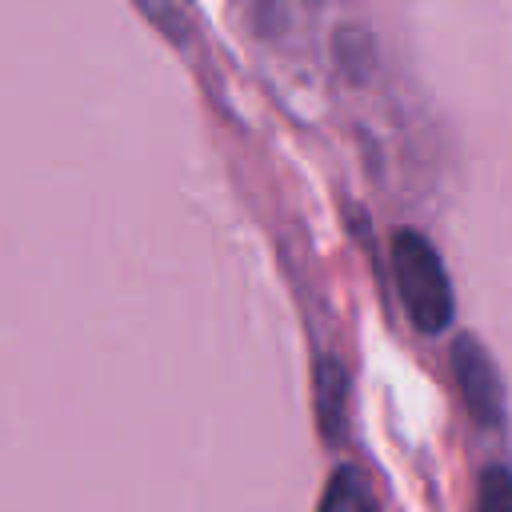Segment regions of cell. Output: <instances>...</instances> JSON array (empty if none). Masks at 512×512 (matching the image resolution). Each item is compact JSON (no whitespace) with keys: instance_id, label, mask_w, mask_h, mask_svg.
<instances>
[{"instance_id":"1","label":"cell","mask_w":512,"mask_h":512,"mask_svg":"<svg viewBox=\"0 0 512 512\" xmlns=\"http://www.w3.org/2000/svg\"><path fill=\"white\" fill-rule=\"evenodd\" d=\"M392 272L400 284V300L420 332H440L452 320V288L436 248L420 232H400L392 240Z\"/></svg>"},{"instance_id":"2","label":"cell","mask_w":512,"mask_h":512,"mask_svg":"<svg viewBox=\"0 0 512 512\" xmlns=\"http://www.w3.org/2000/svg\"><path fill=\"white\" fill-rule=\"evenodd\" d=\"M452 368H456V380H460V392H464V404L472 408V416L484 424H500L504 388H500V376H496V364L488 360V352L472 336H460L452 348Z\"/></svg>"},{"instance_id":"3","label":"cell","mask_w":512,"mask_h":512,"mask_svg":"<svg viewBox=\"0 0 512 512\" xmlns=\"http://www.w3.org/2000/svg\"><path fill=\"white\" fill-rule=\"evenodd\" d=\"M316 512H372V496H368L360 472L336 468V476L328 480V488H324Z\"/></svg>"},{"instance_id":"4","label":"cell","mask_w":512,"mask_h":512,"mask_svg":"<svg viewBox=\"0 0 512 512\" xmlns=\"http://www.w3.org/2000/svg\"><path fill=\"white\" fill-rule=\"evenodd\" d=\"M476 512H512V472L508 468H488L480 476Z\"/></svg>"}]
</instances>
